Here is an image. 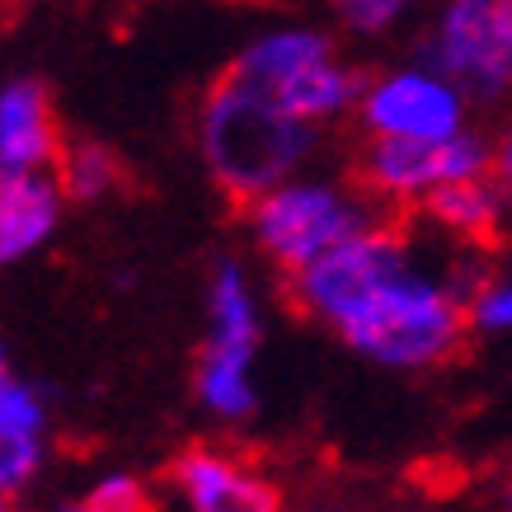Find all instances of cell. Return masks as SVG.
<instances>
[{
    "instance_id": "obj_1",
    "label": "cell",
    "mask_w": 512,
    "mask_h": 512,
    "mask_svg": "<svg viewBox=\"0 0 512 512\" xmlns=\"http://www.w3.org/2000/svg\"><path fill=\"white\" fill-rule=\"evenodd\" d=\"M315 146V127L296 123L268 94L249 90L221 71L198 104L202 165L231 207H254L273 188L292 184Z\"/></svg>"
},
{
    "instance_id": "obj_2",
    "label": "cell",
    "mask_w": 512,
    "mask_h": 512,
    "mask_svg": "<svg viewBox=\"0 0 512 512\" xmlns=\"http://www.w3.org/2000/svg\"><path fill=\"white\" fill-rule=\"evenodd\" d=\"M334 334L376 367L433 372L466 348L470 301L451 278L409 264L381 282L357 311L343 315Z\"/></svg>"
},
{
    "instance_id": "obj_3",
    "label": "cell",
    "mask_w": 512,
    "mask_h": 512,
    "mask_svg": "<svg viewBox=\"0 0 512 512\" xmlns=\"http://www.w3.org/2000/svg\"><path fill=\"white\" fill-rule=\"evenodd\" d=\"M259 339H264V315H259V292H254L245 264L217 259L212 282H207V339H202L198 367H193V395L207 419L226 423V428L254 419Z\"/></svg>"
},
{
    "instance_id": "obj_4",
    "label": "cell",
    "mask_w": 512,
    "mask_h": 512,
    "mask_svg": "<svg viewBox=\"0 0 512 512\" xmlns=\"http://www.w3.org/2000/svg\"><path fill=\"white\" fill-rule=\"evenodd\" d=\"M245 226L268 264L292 278L334 245L376 226V202L325 179H292L245 207Z\"/></svg>"
},
{
    "instance_id": "obj_5",
    "label": "cell",
    "mask_w": 512,
    "mask_h": 512,
    "mask_svg": "<svg viewBox=\"0 0 512 512\" xmlns=\"http://www.w3.org/2000/svg\"><path fill=\"white\" fill-rule=\"evenodd\" d=\"M494 174V141L484 132H461L451 141H395L367 137L353 156V184L367 202L419 207L433 188Z\"/></svg>"
},
{
    "instance_id": "obj_6",
    "label": "cell",
    "mask_w": 512,
    "mask_h": 512,
    "mask_svg": "<svg viewBox=\"0 0 512 512\" xmlns=\"http://www.w3.org/2000/svg\"><path fill=\"white\" fill-rule=\"evenodd\" d=\"M409 264H414L409 235L400 226H390V221H376L362 235L320 254L301 273H292L287 278V301H292L296 315H306V320L325 329H339L343 315L357 311L381 282L395 278Z\"/></svg>"
},
{
    "instance_id": "obj_7",
    "label": "cell",
    "mask_w": 512,
    "mask_h": 512,
    "mask_svg": "<svg viewBox=\"0 0 512 512\" xmlns=\"http://www.w3.org/2000/svg\"><path fill=\"white\" fill-rule=\"evenodd\" d=\"M414 57L475 104H498L512 94V47L503 38L494 0H442L433 33Z\"/></svg>"
},
{
    "instance_id": "obj_8",
    "label": "cell",
    "mask_w": 512,
    "mask_h": 512,
    "mask_svg": "<svg viewBox=\"0 0 512 512\" xmlns=\"http://www.w3.org/2000/svg\"><path fill=\"white\" fill-rule=\"evenodd\" d=\"M362 132L395 141H451L466 132V94L428 66H400L367 80L357 99Z\"/></svg>"
},
{
    "instance_id": "obj_9",
    "label": "cell",
    "mask_w": 512,
    "mask_h": 512,
    "mask_svg": "<svg viewBox=\"0 0 512 512\" xmlns=\"http://www.w3.org/2000/svg\"><path fill=\"white\" fill-rule=\"evenodd\" d=\"M170 494L184 512H287L278 480L231 447H184L165 470Z\"/></svg>"
},
{
    "instance_id": "obj_10",
    "label": "cell",
    "mask_w": 512,
    "mask_h": 512,
    "mask_svg": "<svg viewBox=\"0 0 512 512\" xmlns=\"http://www.w3.org/2000/svg\"><path fill=\"white\" fill-rule=\"evenodd\" d=\"M62 123L52 90L38 76H19L0 90V170H43L62 151Z\"/></svg>"
},
{
    "instance_id": "obj_11",
    "label": "cell",
    "mask_w": 512,
    "mask_h": 512,
    "mask_svg": "<svg viewBox=\"0 0 512 512\" xmlns=\"http://www.w3.org/2000/svg\"><path fill=\"white\" fill-rule=\"evenodd\" d=\"M62 188L43 170H0V268L24 264L57 235Z\"/></svg>"
},
{
    "instance_id": "obj_12",
    "label": "cell",
    "mask_w": 512,
    "mask_h": 512,
    "mask_svg": "<svg viewBox=\"0 0 512 512\" xmlns=\"http://www.w3.org/2000/svg\"><path fill=\"white\" fill-rule=\"evenodd\" d=\"M419 212L433 221L437 231L456 235V240H466L475 249L508 240V188L498 184V174H480V179L433 188L419 202Z\"/></svg>"
},
{
    "instance_id": "obj_13",
    "label": "cell",
    "mask_w": 512,
    "mask_h": 512,
    "mask_svg": "<svg viewBox=\"0 0 512 512\" xmlns=\"http://www.w3.org/2000/svg\"><path fill=\"white\" fill-rule=\"evenodd\" d=\"M334 57V43H329L320 29H273L264 38H254V43L226 66V76H235L240 85L259 94H273L282 85H292L296 76H306L311 66L329 62Z\"/></svg>"
},
{
    "instance_id": "obj_14",
    "label": "cell",
    "mask_w": 512,
    "mask_h": 512,
    "mask_svg": "<svg viewBox=\"0 0 512 512\" xmlns=\"http://www.w3.org/2000/svg\"><path fill=\"white\" fill-rule=\"evenodd\" d=\"M362 90H367V80L357 76L353 66H343L339 57H329V62L311 66L306 76H296L292 85H282L278 94H273V104H278L282 113H292L296 123H329V118H339V113H348L362 99Z\"/></svg>"
},
{
    "instance_id": "obj_15",
    "label": "cell",
    "mask_w": 512,
    "mask_h": 512,
    "mask_svg": "<svg viewBox=\"0 0 512 512\" xmlns=\"http://www.w3.org/2000/svg\"><path fill=\"white\" fill-rule=\"evenodd\" d=\"M52 179L62 188V198L71 202H99L118 193L127 184V165L123 156L104 146V141H90V137H66L57 160H52Z\"/></svg>"
},
{
    "instance_id": "obj_16",
    "label": "cell",
    "mask_w": 512,
    "mask_h": 512,
    "mask_svg": "<svg viewBox=\"0 0 512 512\" xmlns=\"http://www.w3.org/2000/svg\"><path fill=\"white\" fill-rule=\"evenodd\" d=\"M0 437L5 442H52L47 395L10 367H0Z\"/></svg>"
},
{
    "instance_id": "obj_17",
    "label": "cell",
    "mask_w": 512,
    "mask_h": 512,
    "mask_svg": "<svg viewBox=\"0 0 512 512\" xmlns=\"http://www.w3.org/2000/svg\"><path fill=\"white\" fill-rule=\"evenodd\" d=\"M52 442H5L0 437V503H15L43 480Z\"/></svg>"
},
{
    "instance_id": "obj_18",
    "label": "cell",
    "mask_w": 512,
    "mask_h": 512,
    "mask_svg": "<svg viewBox=\"0 0 512 512\" xmlns=\"http://www.w3.org/2000/svg\"><path fill=\"white\" fill-rule=\"evenodd\" d=\"M80 503L90 512H156V494L151 484L132 475V470H109L80 494Z\"/></svg>"
},
{
    "instance_id": "obj_19",
    "label": "cell",
    "mask_w": 512,
    "mask_h": 512,
    "mask_svg": "<svg viewBox=\"0 0 512 512\" xmlns=\"http://www.w3.org/2000/svg\"><path fill=\"white\" fill-rule=\"evenodd\" d=\"M470 329H480V334H508L512 329V273H498L475 292Z\"/></svg>"
},
{
    "instance_id": "obj_20",
    "label": "cell",
    "mask_w": 512,
    "mask_h": 512,
    "mask_svg": "<svg viewBox=\"0 0 512 512\" xmlns=\"http://www.w3.org/2000/svg\"><path fill=\"white\" fill-rule=\"evenodd\" d=\"M414 0H339V15L353 33H386L409 15Z\"/></svg>"
},
{
    "instance_id": "obj_21",
    "label": "cell",
    "mask_w": 512,
    "mask_h": 512,
    "mask_svg": "<svg viewBox=\"0 0 512 512\" xmlns=\"http://www.w3.org/2000/svg\"><path fill=\"white\" fill-rule=\"evenodd\" d=\"M494 174H498V184L512 188V113H508V123H503V132H498L494 141Z\"/></svg>"
},
{
    "instance_id": "obj_22",
    "label": "cell",
    "mask_w": 512,
    "mask_h": 512,
    "mask_svg": "<svg viewBox=\"0 0 512 512\" xmlns=\"http://www.w3.org/2000/svg\"><path fill=\"white\" fill-rule=\"evenodd\" d=\"M287 512H343V503H334V498H301L296 508H287Z\"/></svg>"
},
{
    "instance_id": "obj_23",
    "label": "cell",
    "mask_w": 512,
    "mask_h": 512,
    "mask_svg": "<svg viewBox=\"0 0 512 512\" xmlns=\"http://www.w3.org/2000/svg\"><path fill=\"white\" fill-rule=\"evenodd\" d=\"M494 10H498V24H503V38L512 47V0H494Z\"/></svg>"
},
{
    "instance_id": "obj_24",
    "label": "cell",
    "mask_w": 512,
    "mask_h": 512,
    "mask_svg": "<svg viewBox=\"0 0 512 512\" xmlns=\"http://www.w3.org/2000/svg\"><path fill=\"white\" fill-rule=\"evenodd\" d=\"M52 512H90V508H85L80 498H62V503H57V508H52Z\"/></svg>"
},
{
    "instance_id": "obj_25",
    "label": "cell",
    "mask_w": 512,
    "mask_h": 512,
    "mask_svg": "<svg viewBox=\"0 0 512 512\" xmlns=\"http://www.w3.org/2000/svg\"><path fill=\"white\" fill-rule=\"evenodd\" d=\"M503 503H508V512H512V466H508V484H503Z\"/></svg>"
},
{
    "instance_id": "obj_26",
    "label": "cell",
    "mask_w": 512,
    "mask_h": 512,
    "mask_svg": "<svg viewBox=\"0 0 512 512\" xmlns=\"http://www.w3.org/2000/svg\"><path fill=\"white\" fill-rule=\"evenodd\" d=\"M508 235H512V188H508Z\"/></svg>"
},
{
    "instance_id": "obj_27",
    "label": "cell",
    "mask_w": 512,
    "mask_h": 512,
    "mask_svg": "<svg viewBox=\"0 0 512 512\" xmlns=\"http://www.w3.org/2000/svg\"><path fill=\"white\" fill-rule=\"evenodd\" d=\"M0 367H10V357H5V343H0Z\"/></svg>"
},
{
    "instance_id": "obj_28",
    "label": "cell",
    "mask_w": 512,
    "mask_h": 512,
    "mask_svg": "<svg viewBox=\"0 0 512 512\" xmlns=\"http://www.w3.org/2000/svg\"><path fill=\"white\" fill-rule=\"evenodd\" d=\"M0 512H10V503H0Z\"/></svg>"
},
{
    "instance_id": "obj_29",
    "label": "cell",
    "mask_w": 512,
    "mask_h": 512,
    "mask_svg": "<svg viewBox=\"0 0 512 512\" xmlns=\"http://www.w3.org/2000/svg\"><path fill=\"white\" fill-rule=\"evenodd\" d=\"M0 5H15V0H0Z\"/></svg>"
}]
</instances>
